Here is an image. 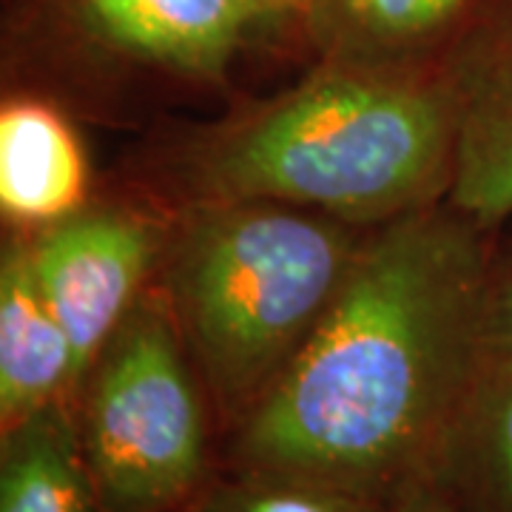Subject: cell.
Wrapping results in <instances>:
<instances>
[{"label":"cell","mask_w":512,"mask_h":512,"mask_svg":"<svg viewBox=\"0 0 512 512\" xmlns=\"http://www.w3.org/2000/svg\"><path fill=\"white\" fill-rule=\"evenodd\" d=\"M487 231L450 202L370 228L325 322L225 436L222 470L393 507L433 487L476 387Z\"/></svg>","instance_id":"1"},{"label":"cell","mask_w":512,"mask_h":512,"mask_svg":"<svg viewBox=\"0 0 512 512\" xmlns=\"http://www.w3.org/2000/svg\"><path fill=\"white\" fill-rule=\"evenodd\" d=\"M154 171L163 205L271 200L376 228L447 202L456 123L439 72L313 60L274 97L183 131Z\"/></svg>","instance_id":"2"},{"label":"cell","mask_w":512,"mask_h":512,"mask_svg":"<svg viewBox=\"0 0 512 512\" xmlns=\"http://www.w3.org/2000/svg\"><path fill=\"white\" fill-rule=\"evenodd\" d=\"M165 208L168 234L154 285L225 441L325 322L370 228L271 200Z\"/></svg>","instance_id":"3"},{"label":"cell","mask_w":512,"mask_h":512,"mask_svg":"<svg viewBox=\"0 0 512 512\" xmlns=\"http://www.w3.org/2000/svg\"><path fill=\"white\" fill-rule=\"evenodd\" d=\"M74 424L106 512H188L222 470V430L151 282L94 356Z\"/></svg>","instance_id":"4"},{"label":"cell","mask_w":512,"mask_h":512,"mask_svg":"<svg viewBox=\"0 0 512 512\" xmlns=\"http://www.w3.org/2000/svg\"><path fill=\"white\" fill-rule=\"evenodd\" d=\"M165 234L160 200H92L26 237L37 285L72 342L74 396L94 356L151 288Z\"/></svg>","instance_id":"5"},{"label":"cell","mask_w":512,"mask_h":512,"mask_svg":"<svg viewBox=\"0 0 512 512\" xmlns=\"http://www.w3.org/2000/svg\"><path fill=\"white\" fill-rule=\"evenodd\" d=\"M29 20L94 63L222 86L251 37V0H29Z\"/></svg>","instance_id":"6"},{"label":"cell","mask_w":512,"mask_h":512,"mask_svg":"<svg viewBox=\"0 0 512 512\" xmlns=\"http://www.w3.org/2000/svg\"><path fill=\"white\" fill-rule=\"evenodd\" d=\"M456 123L447 202L484 228L512 214V0H481L439 63Z\"/></svg>","instance_id":"7"},{"label":"cell","mask_w":512,"mask_h":512,"mask_svg":"<svg viewBox=\"0 0 512 512\" xmlns=\"http://www.w3.org/2000/svg\"><path fill=\"white\" fill-rule=\"evenodd\" d=\"M481 0H305L296 32L313 60L373 72H439Z\"/></svg>","instance_id":"8"},{"label":"cell","mask_w":512,"mask_h":512,"mask_svg":"<svg viewBox=\"0 0 512 512\" xmlns=\"http://www.w3.org/2000/svg\"><path fill=\"white\" fill-rule=\"evenodd\" d=\"M92 200L89 157L69 114L40 94H6L0 106V214L6 234L35 237Z\"/></svg>","instance_id":"9"},{"label":"cell","mask_w":512,"mask_h":512,"mask_svg":"<svg viewBox=\"0 0 512 512\" xmlns=\"http://www.w3.org/2000/svg\"><path fill=\"white\" fill-rule=\"evenodd\" d=\"M74 402L72 342L37 285L29 239L6 234L0 254V430Z\"/></svg>","instance_id":"10"},{"label":"cell","mask_w":512,"mask_h":512,"mask_svg":"<svg viewBox=\"0 0 512 512\" xmlns=\"http://www.w3.org/2000/svg\"><path fill=\"white\" fill-rule=\"evenodd\" d=\"M0 512H106L77 439L72 404L0 430Z\"/></svg>","instance_id":"11"},{"label":"cell","mask_w":512,"mask_h":512,"mask_svg":"<svg viewBox=\"0 0 512 512\" xmlns=\"http://www.w3.org/2000/svg\"><path fill=\"white\" fill-rule=\"evenodd\" d=\"M433 487L458 512H512V373L470 396Z\"/></svg>","instance_id":"12"},{"label":"cell","mask_w":512,"mask_h":512,"mask_svg":"<svg viewBox=\"0 0 512 512\" xmlns=\"http://www.w3.org/2000/svg\"><path fill=\"white\" fill-rule=\"evenodd\" d=\"M188 512H399V507L313 478L220 470Z\"/></svg>","instance_id":"13"},{"label":"cell","mask_w":512,"mask_h":512,"mask_svg":"<svg viewBox=\"0 0 512 512\" xmlns=\"http://www.w3.org/2000/svg\"><path fill=\"white\" fill-rule=\"evenodd\" d=\"M512 373V248L490 256L481 308H478V370L476 393L484 384Z\"/></svg>","instance_id":"14"},{"label":"cell","mask_w":512,"mask_h":512,"mask_svg":"<svg viewBox=\"0 0 512 512\" xmlns=\"http://www.w3.org/2000/svg\"><path fill=\"white\" fill-rule=\"evenodd\" d=\"M256 20L262 35L265 32H282V29H296L305 0H251Z\"/></svg>","instance_id":"15"},{"label":"cell","mask_w":512,"mask_h":512,"mask_svg":"<svg viewBox=\"0 0 512 512\" xmlns=\"http://www.w3.org/2000/svg\"><path fill=\"white\" fill-rule=\"evenodd\" d=\"M399 512H458V510L450 504V498H444L436 487H421V490H416V493L404 498Z\"/></svg>","instance_id":"16"}]
</instances>
